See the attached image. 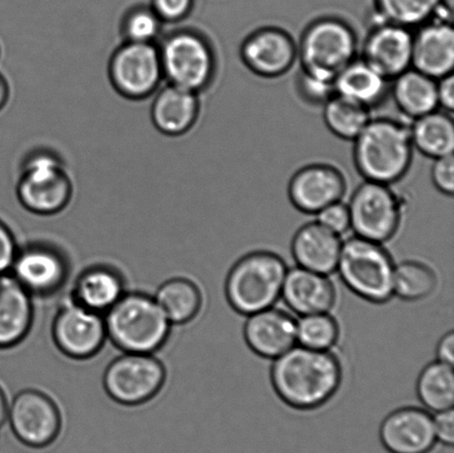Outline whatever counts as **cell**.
Wrapping results in <instances>:
<instances>
[{"label":"cell","mask_w":454,"mask_h":453,"mask_svg":"<svg viewBox=\"0 0 454 453\" xmlns=\"http://www.w3.org/2000/svg\"><path fill=\"white\" fill-rule=\"evenodd\" d=\"M239 56L244 66L258 77L279 78L295 65L297 43L291 34L279 27H262L245 37Z\"/></svg>","instance_id":"obj_15"},{"label":"cell","mask_w":454,"mask_h":453,"mask_svg":"<svg viewBox=\"0 0 454 453\" xmlns=\"http://www.w3.org/2000/svg\"><path fill=\"white\" fill-rule=\"evenodd\" d=\"M74 193L73 177L56 151L35 148L22 158L16 195L27 211L42 216L58 215L69 206Z\"/></svg>","instance_id":"obj_3"},{"label":"cell","mask_w":454,"mask_h":453,"mask_svg":"<svg viewBox=\"0 0 454 453\" xmlns=\"http://www.w3.org/2000/svg\"><path fill=\"white\" fill-rule=\"evenodd\" d=\"M271 385L280 401L297 410H314L335 396L342 381V366L331 350L294 346L275 358Z\"/></svg>","instance_id":"obj_1"},{"label":"cell","mask_w":454,"mask_h":453,"mask_svg":"<svg viewBox=\"0 0 454 453\" xmlns=\"http://www.w3.org/2000/svg\"><path fill=\"white\" fill-rule=\"evenodd\" d=\"M20 247L17 246L15 235L9 226L0 220V275L11 272Z\"/></svg>","instance_id":"obj_40"},{"label":"cell","mask_w":454,"mask_h":453,"mask_svg":"<svg viewBox=\"0 0 454 453\" xmlns=\"http://www.w3.org/2000/svg\"><path fill=\"white\" fill-rule=\"evenodd\" d=\"M297 91L302 100L310 105H324L335 95L333 82H327L300 71L297 77Z\"/></svg>","instance_id":"obj_36"},{"label":"cell","mask_w":454,"mask_h":453,"mask_svg":"<svg viewBox=\"0 0 454 453\" xmlns=\"http://www.w3.org/2000/svg\"><path fill=\"white\" fill-rule=\"evenodd\" d=\"M417 394L426 410L437 414L453 410V366L439 361L427 365L418 379Z\"/></svg>","instance_id":"obj_30"},{"label":"cell","mask_w":454,"mask_h":453,"mask_svg":"<svg viewBox=\"0 0 454 453\" xmlns=\"http://www.w3.org/2000/svg\"><path fill=\"white\" fill-rule=\"evenodd\" d=\"M11 99V86L6 77L0 73V111L4 109Z\"/></svg>","instance_id":"obj_44"},{"label":"cell","mask_w":454,"mask_h":453,"mask_svg":"<svg viewBox=\"0 0 454 453\" xmlns=\"http://www.w3.org/2000/svg\"><path fill=\"white\" fill-rule=\"evenodd\" d=\"M380 439L390 453H429L438 441L434 416L418 407L400 408L382 421Z\"/></svg>","instance_id":"obj_19"},{"label":"cell","mask_w":454,"mask_h":453,"mask_svg":"<svg viewBox=\"0 0 454 453\" xmlns=\"http://www.w3.org/2000/svg\"><path fill=\"white\" fill-rule=\"evenodd\" d=\"M413 149L430 159L453 154L454 122L452 113L435 110L409 126Z\"/></svg>","instance_id":"obj_28"},{"label":"cell","mask_w":454,"mask_h":453,"mask_svg":"<svg viewBox=\"0 0 454 453\" xmlns=\"http://www.w3.org/2000/svg\"><path fill=\"white\" fill-rule=\"evenodd\" d=\"M341 246L340 235L315 221L297 230L291 248L294 260L300 268L329 275L337 269Z\"/></svg>","instance_id":"obj_23"},{"label":"cell","mask_w":454,"mask_h":453,"mask_svg":"<svg viewBox=\"0 0 454 453\" xmlns=\"http://www.w3.org/2000/svg\"><path fill=\"white\" fill-rule=\"evenodd\" d=\"M340 339V325L329 313L301 316L297 322V341L304 348L331 350Z\"/></svg>","instance_id":"obj_35"},{"label":"cell","mask_w":454,"mask_h":453,"mask_svg":"<svg viewBox=\"0 0 454 453\" xmlns=\"http://www.w3.org/2000/svg\"><path fill=\"white\" fill-rule=\"evenodd\" d=\"M33 322V296L11 273L0 275V349L21 343Z\"/></svg>","instance_id":"obj_24"},{"label":"cell","mask_w":454,"mask_h":453,"mask_svg":"<svg viewBox=\"0 0 454 453\" xmlns=\"http://www.w3.org/2000/svg\"><path fill=\"white\" fill-rule=\"evenodd\" d=\"M438 286V277L429 265L419 261H403L395 265L394 295L408 301L427 299Z\"/></svg>","instance_id":"obj_33"},{"label":"cell","mask_w":454,"mask_h":453,"mask_svg":"<svg viewBox=\"0 0 454 453\" xmlns=\"http://www.w3.org/2000/svg\"><path fill=\"white\" fill-rule=\"evenodd\" d=\"M9 273L31 296H49L65 285L69 265L58 248L35 242L18 250Z\"/></svg>","instance_id":"obj_14"},{"label":"cell","mask_w":454,"mask_h":453,"mask_svg":"<svg viewBox=\"0 0 454 453\" xmlns=\"http://www.w3.org/2000/svg\"><path fill=\"white\" fill-rule=\"evenodd\" d=\"M358 51L353 26L341 18L320 17L302 31L297 60L302 73L335 82L337 74L357 58Z\"/></svg>","instance_id":"obj_7"},{"label":"cell","mask_w":454,"mask_h":453,"mask_svg":"<svg viewBox=\"0 0 454 453\" xmlns=\"http://www.w3.org/2000/svg\"><path fill=\"white\" fill-rule=\"evenodd\" d=\"M438 361L449 363L453 366L454 363V332H448L446 335L440 340L437 346Z\"/></svg>","instance_id":"obj_43"},{"label":"cell","mask_w":454,"mask_h":453,"mask_svg":"<svg viewBox=\"0 0 454 453\" xmlns=\"http://www.w3.org/2000/svg\"><path fill=\"white\" fill-rule=\"evenodd\" d=\"M337 270L346 287L360 299L384 304L395 296V264L380 243L359 237L347 239Z\"/></svg>","instance_id":"obj_8"},{"label":"cell","mask_w":454,"mask_h":453,"mask_svg":"<svg viewBox=\"0 0 454 453\" xmlns=\"http://www.w3.org/2000/svg\"><path fill=\"white\" fill-rule=\"evenodd\" d=\"M166 377V368L153 354L124 353L106 367L104 386L115 402L137 406L157 396Z\"/></svg>","instance_id":"obj_11"},{"label":"cell","mask_w":454,"mask_h":453,"mask_svg":"<svg viewBox=\"0 0 454 453\" xmlns=\"http://www.w3.org/2000/svg\"><path fill=\"white\" fill-rule=\"evenodd\" d=\"M9 402L7 401L6 394L4 390L0 387V428L3 427L7 421Z\"/></svg>","instance_id":"obj_45"},{"label":"cell","mask_w":454,"mask_h":453,"mask_svg":"<svg viewBox=\"0 0 454 453\" xmlns=\"http://www.w3.org/2000/svg\"><path fill=\"white\" fill-rule=\"evenodd\" d=\"M318 222L325 228L337 235H342L350 230V215L348 206L342 201L331 204L317 215Z\"/></svg>","instance_id":"obj_38"},{"label":"cell","mask_w":454,"mask_h":453,"mask_svg":"<svg viewBox=\"0 0 454 453\" xmlns=\"http://www.w3.org/2000/svg\"><path fill=\"white\" fill-rule=\"evenodd\" d=\"M413 33L406 27L375 20L362 47V59L387 80L412 66Z\"/></svg>","instance_id":"obj_17"},{"label":"cell","mask_w":454,"mask_h":453,"mask_svg":"<svg viewBox=\"0 0 454 453\" xmlns=\"http://www.w3.org/2000/svg\"><path fill=\"white\" fill-rule=\"evenodd\" d=\"M108 77L124 99L141 101L153 97L164 83L158 44L123 42L111 53Z\"/></svg>","instance_id":"obj_10"},{"label":"cell","mask_w":454,"mask_h":453,"mask_svg":"<svg viewBox=\"0 0 454 453\" xmlns=\"http://www.w3.org/2000/svg\"><path fill=\"white\" fill-rule=\"evenodd\" d=\"M287 272V264L276 253H248L236 262L227 275V301L235 312L247 316L273 308L282 297Z\"/></svg>","instance_id":"obj_5"},{"label":"cell","mask_w":454,"mask_h":453,"mask_svg":"<svg viewBox=\"0 0 454 453\" xmlns=\"http://www.w3.org/2000/svg\"><path fill=\"white\" fill-rule=\"evenodd\" d=\"M7 421L18 441L37 449L51 445L61 429L59 408L46 394L35 389L16 394L9 403Z\"/></svg>","instance_id":"obj_12"},{"label":"cell","mask_w":454,"mask_h":453,"mask_svg":"<svg viewBox=\"0 0 454 453\" xmlns=\"http://www.w3.org/2000/svg\"><path fill=\"white\" fill-rule=\"evenodd\" d=\"M413 151L407 124L376 118L354 140V162L364 181L393 185L406 176Z\"/></svg>","instance_id":"obj_2"},{"label":"cell","mask_w":454,"mask_h":453,"mask_svg":"<svg viewBox=\"0 0 454 453\" xmlns=\"http://www.w3.org/2000/svg\"><path fill=\"white\" fill-rule=\"evenodd\" d=\"M323 119L333 136L354 141L372 118V110L335 93L323 105Z\"/></svg>","instance_id":"obj_31"},{"label":"cell","mask_w":454,"mask_h":453,"mask_svg":"<svg viewBox=\"0 0 454 453\" xmlns=\"http://www.w3.org/2000/svg\"><path fill=\"white\" fill-rule=\"evenodd\" d=\"M153 297L172 325L193 321L203 304L202 293L197 284L184 277L168 279L159 286Z\"/></svg>","instance_id":"obj_29"},{"label":"cell","mask_w":454,"mask_h":453,"mask_svg":"<svg viewBox=\"0 0 454 453\" xmlns=\"http://www.w3.org/2000/svg\"><path fill=\"white\" fill-rule=\"evenodd\" d=\"M437 93L439 108L453 113L454 109V77L453 74L437 80Z\"/></svg>","instance_id":"obj_42"},{"label":"cell","mask_w":454,"mask_h":453,"mask_svg":"<svg viewBox=\"0 0 454 453\" xmlns=\"http://www.w3.org/2000/svg\"><path fill=\"white\" fill-rule=\"evenodd\" d=\"M347 206L356 237L384 244L395 237L402 224L404 204L393 185L364 181Z\"/></svg>","instance_id":"obj_9"},{"label":"cell","mask_w":454,"mask_h":453,"mask_svg":"<svg viewBox=\"0 0 454 453\" xmlns=\"http://www.w3.org/2000/svg\"><path fill=\"white\" fill-rule=\"evenodd\" d=\"M373 3L375 20L409 29L426 24L447 6V0H373Z\"/></svg>","instance_id":"obj_32"},{"label":"cell","mask_w":454,"mask_h":453,"mask_svg":"<svg viewBox=\"0 0 454 453\" xmlns=\"http://www.w3.org/2000/svg\"><path fill=\"white\" fill-rule=\"evenodd\" d=\"M448 12L442 8L413 33L411 68L435 80L453 74L454 30Z\"/></svg>","instance_id":"obj_18"},{"label":"cell","mask_w":454,"mask_h":453,"mask_svg":"<svg viewBox=\"0 0 454 453\" xmlns=\"http://www.w3.org/2000/svg\"><path fill=\"white\" fill-rule=\"evenodd\" d=\"M163 26V21L150 4H137L124 13L120 34L123 42L158 43L162 37Z\"/></svg>","instance_id":"obj_34"},{"label":"cell","mask_w":454,"mask_h":453,"mask_svg":"<svg viewBox=\"0 0 454 453\" xmlns=\"http://www.w3.org/2000/svg\"><path fill=\"white\" fill-rule=\"evenodd\" d=\"M0 56H2V46H0Z\"/></svg>","instance_id":"obj_46"},{"label":"cell","mask_w":454,"mask_h":453,"mask_svg":"<svg viewBox=\"0 0 454 453\" xmlns=\"http://www.w3.org/2000/svg\"><path fill=\"white\" fill-rule=\"evenodd\" d=\"M435 433L438 441L451 447L454 442V414L453 410L438 412L434 418Z\"/></svg>","instance_id":"obj_41"},{"label":"cell","mask_w":454,"mask_h":453,"mask_svg":"<svg viewBox=\"0 0 454 453\" xmlns=\"http://www.w3.org/2000/svg\"><path fill=\"white\" fill-rule=\"evenodd\" d=\"M282 297L289 309L306 316L331 312L336 304L337 293L328 275L297 266L288 269Z\"/></svg>","instance_id":"obj_22"},{"label":"cell","mask_w":454,"mask_h":453,"mask_svg":"<svg viewBox=\"0 0 454 453\" xmlns=\"http://www.w3.org/2000/svg\"><path fill=\"white\" fill-rule=\"evenodd\" d=\"M333 87L336 95L372 110L388 96L390 82L362 58H356L337 74Z\"/></svg>","instance_id":"obj_26"},{"label":"cell","mask_w":454,"mask_h":453,"mask_svg":"<svg viewBox=\"0 0 454 453\" xmlns=\"http://www.w3.org/2000/svg\"><path fill=\"white\" fill-rule=\"evenodd\" d=\"M150 7L164 25L177 24L191 15L194 0H151Z\"/></svg>","instance_id":"obj_37"},{"label":"cell","mask_w":454,"mask_h":453,"mask_svg":"<svg viewBox=\"0 0 454 453\" xmlns=\"http://www.w3.org/2000/svg\"><path fill=\"white\" fill-rule=\"evenodd\" d=\"M164 82L201 93L215 82L217 57L211 40L199 29L176 28L158 42Z\"/></svg>","instance_id":"obj_6"},{"label":"cell","mask_w":454,"mask_h":453,"mask_svg":"<svg viewBox=\"0 0 454 453\" xmlns=\"http://www.w3.org/2000/svg\"><path fill=\"white\" fill-rule=\"evenodd\" d=\"M126 294L122 275L106 265L91 266L75 279L73 300L88 309L105 315Z\"/></svg>","instance_id":"obj_25"},{"label":"cell","mask_w":454,"mask_h":453,"mask_svg":"<svg viewBox=\"0 0 454 453\" xmlns=\"http://www.w3.org/2000/svg\"><path fill=\"white\" fill-rule=\"evenodd\" d=\"M244 337L258 356L275 359L296 345L297 322L282 309H267L248 315Z\"/></svg>","instance_id":"obj_20"},{"label":"cell","mask_w":454,"mask_h":453,"mask_svg":"<svg viewBox=\"0 0 454 453\" xmlns=\"http://www.w3.org/2000/svg\"><path fill=\"white\" fill-rule=\"evenodd\" d=\"M106 336L124 353L154 354L170 335L172 324L153 296L126 293L104 315Z\"/></svg>","instance_id":"obj_4"},{"label":"cell","mask_w":454,"mask_h":453,"mask_svg":"<svg viewBox=\"0 0 454 453\" xmlns=\"http://www.w3.org/2000/svg\"><path fill=\"white\" fill-rule=\"evenodd\" d=\"M51 332L57 348L67 357L77 361L96 356L108 339L104 315L83 308L73 300L57 313Z\"/></svg>","instance_id":"obj_13"},{"label":"cell","mask_w":454,"mask_h":453,"mask_svg":"<svg viewBox=\"0 0 454 453\" xmlns=\"http://www.w3.org/2000/svg\"><path fill=\"white\" fill-rule=\"evenodd\" d=\"M347 191L344 173L333 164L310 163L295 172L288 184V197L294 207L315 215L331 204L342 201Z\"/></svg>","instance_id":"obj_16"},{"label":"cell","mask_w":454,"mask_h":453,"mask_svg":"<svg viewBox=\"0 0 454 453\" xmlns=\"http://www.w3.org/2000/svg\"><path fill=\"white\" fill-rule=\"evenodd\" d=\"M201 113V99L197 92L162 84L153 95L151 121L163 136L177 137L189 133Z\"/></svg>","instance_id":"obj_21"},{"label":"cell","mask_w":454,"mask_h":453,"mask_svg":"<svg viewBox=\"0 0 454 453\" xmlns=\"http://www.w3.org/2000/svg\"><path fill=\"white\" fill-rule=\"evenodd\" d=\"M391 82L395 104L407 118L416 120L439 109L437 80L411 68Z\"/></svg>","instance_id":"obj_27"},{"label":"cell","mask_w":454,"mask_h":453,"mask_svg":"<svg viewBox=\"0 0 454 453\" xmlns=\"http://www.w3.org/2000/svg\"><path fill=\"white\" fill-rule=\"evenodd\" d=\"M431 180L440 193L446 197H452L454 192L453 154L434 160L433 168H431Z\"/></svg>","instance_id":"obj_39"}]
</instances>
